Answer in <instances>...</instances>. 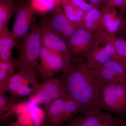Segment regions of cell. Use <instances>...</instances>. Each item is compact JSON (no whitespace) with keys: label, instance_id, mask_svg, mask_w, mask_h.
<instances>
[{"label":"cell","instance_id":"14","mask_svg":"<svg viewBox=\"0 0 126 126\" xmlns=\"http://www.w3.org/2000/svg\"><path fill=\"white\" fill-rule=\"evenodd\" d=\"M93 69L105 83L126 84V70L115 59H111L103 65Z\"/></svg>","mask_w":126,"mask_h":126},{"label":"cell","instance_id":"13","mask_svg":"<svg viewBox=\"0 0 126 126\" xmlns=\"http://www.w3.org/2000/svg\"><path fill=\"white\" fill-rule=\"evenodd\" d=\"M101 42L103 45L99 46V43L96 38L87 53L86 57L87 62L83 63L87 67L96 68L117 55L115 48L111 44Z\"/></svg>","mask_w":126,"mask_h":126},{"label":"cell","instance_id":"2","mask_svg":"<svg viewBox=\"0 0 126 126\" xmlns=\"http://www.w3.org/2000/svg\"><path fill=\"white\" fill-rule=\"evenodd\" d=\"M42 44L38 25H33L24 38L18 58L14 61L15 67L33 78L39 73V58Z\"/></svg>","mask_w":126,"mask_h":126},{"label":"cell","instance_id":"23","mask_svg":"<svg viewBox=\"0 0 126 126\" xmlns=\"http://www.w3.org/2000/svg\"><path fill=\"white\" fill-rule=\"evenodd\" d=\"M13 103L12 99L5 95L4 94H0V113L1 118L7 112L11 105Z\"/></svg>","mask_w":126,"mask_h":126},{"label":"cell","instance_id":"17","mask_svg":"<svg viewBox=\"0 0 126 126\" xmlns=\"http://www.w3.org/2000/svg\"><path fill=\"white\" fill-rule=\"evenodd\" d=\"M96 38L101 42L111 44L115 48L118 56L126 58V40L105 31L99 32Z\"/></svg>","mask_w":126,"mask_h":126},{"label":"cell","instance_id":"20","mask_svg":"<svg viewBox=\"0 0 126 126\" xmlns=\"http://www.w3.org/2000/svg\"><path fill=\"white\" fill-rule=\"evenodd\" d=\"M61 7L65 16L72 23L77 24L84 23L86 12L74 6L69 2L62 5Z\"/></svg>","mask_w":126,"mask_h":126},{"label":"cell","instance_id":"10","mask_svg":"<svg viewBox=\"0 0 126 126\" xmlns=\"http://www.w3.org/2000/svg\"><path fill=\"white\" fill-rule=\"evenodd\" d=\"M42 46L61 55L68 62L71 57L68 49L67 43L55 32L42 19L38 25Z\"/></svg>","mask_w":126,"mask_h":126},{"label":"cell","instance_id":"16","mask_svg":"<svg viewBox=\"0 0 126 126\" xmlns=\"http://www.w3.org/2000/svg\"><path fill=\"white\" fill-rule=\"evenodd\" d=\"M85 28L90 32L104 31L101 10L95 6L86 12L84 20Z\"/></svg>","mask_w":126,"mask_h":126},{"label":"cell","instance_id":"25","mask_svg":"<svg viewBox=\"0 0 126 126\" xmlns=\"http://www.w3.org/2000/svg\"><path fill=\"white\" fill-rule=\"evenodd\" d=\"M69 2L86 12L96 6L92 3H88L86 0H70Z\"/></svg>","mask_w":126,"mask_h":126},{"label":"cell","instance_id":"1","mask_svg":"<svg viewBox=\"0 0 126 126\" xmlns=\"http://www.w3.org/2000/svg\"><path fill=\"white\" fill-rule=\"evenodd\" d=\"M61 73L60 78L64 82L68 93L80 106L81 115L101 109L100 96L105 82L94 69L83 63L70 64Z\"/></svg>","mask_w":126,"mask_h":126},{"label":"cell","instance_id":"31","mask_svg":"<svg viewBox=\"0 0 126 126\" xmlns=\"http://www.w3.org/2000/svg\"><path fill=\"white\" fill-rule=\"evenodd\" d=\"M70 0H55L57 6H62V5L68 2Z\"/></svg>","mask_w":126,"mask_h":126},{"label":"cell","instance_id":"27","mask_svg":"<svg viewBox=\"0 0 126 126\" xmlns=\"http://www.w3.org/2000/svg\"><path fill=\"white\" fill-rule=\"evenodd\" d=\"M12 33L8 29L7 24L0 22V36L7 35Z\"/></svg>","mask_w":126,"mask_h":126},{"label":"cell","instance_id":"35","mask_svg":"<svg viewBox=\"0 0 126 126\" xmlns=\"http://www.w3.org/2000/svg\"><path fill=\"white\" fill-rule=\"evenodd\" d=\"M120 126H126V119L124 117L122 120Z\"/></svg>","mask_w":126,"mask_h":126},{"label":"cell","instance_id":"7","mask_svg":"<svg viewBox=\"0 0 126 126\" xmlns=\"http://www.w3.org/2000/svg\"><path fill=\"white\" fill-rule=\"evenodd\" d=\"M39 59V73L43 82L58 73L64 72L70 64L61 55L42 46Z\"/></svg>","mask_w":126,"mask_h":126},{"label":"cell","instance_id":"26","mask_svg":"<svg viewBox=\"0 0 126 126\" xmlns=\"http://www.w3.org/2000/svg\"><path fill=\"white\" fill-rule=\"evenodd\" d=\"M15 67L14 63L6 62L0 60V69L5 70L12 76Z\"/></svg>","mask_w":126,"mask_h":126},{"label":"cell","instance_id":"24","mask_svg":"<svg viewBox=\"0 0 126 126\" xmlns=\"http://www.w3.org/2000/svg\"><path fill=\"white\" fill-rule=\"evenodd\" d=\"M30 84L31 83L29 81L24 82L21 84L14 96L17 97L30 96L33 92V88L29 86Z\"/></svg>","mask_w":126,"mask_h":126},{"label":"cell","instance_id":"29","mask_svg":"<svg viewBox=\"0 0 126 126\" xmlns=\"http://www.w3.org/2000/svg\"><path fill=\"white\" fill-rule=\"evenodd\" d=\"M113 58L115 59L117 61H118L124 67L126 70V58H122V57L118 56L117 55H116L115 57H113Z\"/></svg>","mask_w":126,"mask_h":126},{"label":"cell","instance_id":"28","mask_svg":"<svg viewBox=\"0 0 126 126\" xmlns=\"http://www.w3.org/2000/svg\"><path fill=\"white\" fill-rule=\"evenodd\" d=\"M122 4L123 0H112L110 7L117 9L120 11Z\"/></svg>","mask_w":126,"mask_h":126},{"label":"cell","instance_id":"12","mask_svg":"<svg viewBox=\"0 0 126 126\" xmlns=\"http://www.w3.org/2000/svg\"><path fill=\"white\" fill-rule=\"evenodd\" d=\"M12 27V33L16 39L25 38L31 28V24L35 13L29 2L21 0L18 2V9Z\"/></svg>","mask_w":126,"mask_h":126},{"label":"cell","instance_id":"15","mask_svg":"<svg viewBox=\"0 0 126 126\" xmlns=\"http://www.w3.org/2000/svg\"><path fill=\"white\" fill-rule=\"evenodd\" d=\"M103 25L104 31L116 34L121 28L124 21L122 15L115 8L104 6L101 10Z\"/></svg>","mask_w":126,"mask_h":126},{"label":"cell","instance_id":"19","mask_svg":"<svg viewBox=\"0 0 126 126\" xmlns=\"http://www.w3.org/2000/svg\"><path fill=\"white\" fill-rule=\"evenodd\" d=\"M18 4L13 0H0V22L8 24L16 13Z\"/></svg>","mask_w":126,"mask_h":126},{"label":"cell","instance_id":"9","mask_svg":"<svg viewBox=\"0 0 126 126\" xmlns=\"http://www.w3.org/2000/svg\"><path fill=\"white\" fill-rule=\"evenodd\" d=\"M123 117L119 115L114 117L98 109L82 114L62 126H120Z\"/></svg>","mask_w":126,"mask_h":126},{"label":"cell","instance_id":"34","mask_svg":"<svg viewBox=\"0 0 126 126\" xmlns=\"http://www.w3.org/2000/svg\"><path fill=\"white\" fill-rule=\"evenodd\" d=\"M112 0H104V6L110 7Z\"/></svg>","mask_w":126,"mask_h":126},{"label":"cell","instance_id":"21","mask_svg":"<svg viewBox=\"0 0 126 126\" xmlns=\"http://www.w3.org/2000/svg\"><path fill=\"white\" fill-rule=\"evenodd\" d=\"M29 3L34 12L40 15L50 13L57 7L55 0H30Z\"/></svg>","mask_w":126,"mask_h":126},{"label":"cell","instance_id":"22","mask_svg":"<svg viewBox=\"0 0 126 126\" xmlns=\"http://www.w3.org/2000/svg\"><path fill=\"white\" fill-rule=\"evenodd\" d=\"M26 81H30L26 79L23 72L19 71L18 73L9 77L5 84L4 92H8L14 96L21 84Z\"/></svg>","mask_w":126,"mask_h":126},{"label":"cell","instance_id":"4","mask_svg":"<svg viewBox=\"0 0 126 126\" xmlns=\"http://www.w3.org/2000/svg\"><path fill=\"white\" fill-rule=\"evenodd\" d=\"M100 108L117 115L126 114V84L105 83L101 91Z\"/></svg>","mask_w":126,"mask_h":126},{"label":"cell","instance_id":"5","mask_svg":"<svg viewBox=\"0 0 126 126\" xmlns=\"http://www.w3.org/2000/svg\"><path fill=\"white\" fill-rule=\"evenodd\" d=\"M13 114L17 117V121L14 124L15 126H40L46 119L44 110L29 100L13 103L2 118Z\"/></svg>","mask_w":126,"mask_h":126},{"label":"cell","instance_id":"37","mask_svg":"<svg viewBox=\"0 0 126 126\" xmlns=\"http://www.w3.org/2000/svg\"><path fill=\"white\" fill-rule=\"evenodd\" d=\"M13 0L15 1L16 2H19V1H21L22 0Z\"/></svg>","mask_w":126,"mask_h":126},{"label":"cell","instance_id":"36","mask_svg":"<svg viewBox=\"0 0 126 126\" xmlns=\"http://www.w3.org/2000/svg\"><path fill=\"white\" fill-rule=\"evenodd\" d=\"M40 126H49V125H46V124H41V125Z\"/></svg>","mask_w":126,"mask_h":126},{"label":"cell","instance_id":"30","mask_svg":"<svg viewBox=\"0 0 126 126\" xmlns=\"http://www.w3.org/2000/svg\"><path fill=\"white\" fill-rule=\"evenodd\" d=\"M91 3L98 7L104 6V0H89Z\"/></svg>","mask_w":126,"mask_h":126},{"label":"cell","instance_id":"11","mask_svg":"<svg viewBox=\"0 0 126 126\" xmlns=\"http://www.w3.org/2000/svg\"><path fill=\"white\" fill-rule=\"evenodd\" d=\"M100 32H90L85 28H81L75 32L67 43L71 61L85 56Z\"/></svg>","mask_w":126,"mask_h":126},{"label":"cell","instance_id":"33","mask_svg":"<svg viewBox=\"0 0 126 126\" xmlns=\"http://www.w3.org/2000/svg\"><path fill=\"white\" fill-rule=\"evenodd\" d=\"M121 29H122L123 33L126 36V20L124 21Z\"/></svg>","mask_w":126,"mask_h":126},{"label":"cell","instance_id":"6","mask_svg":"<svg viewBox=\"0 0 126 126\" xmlns=\"http://www.w3.org/2000/svg\"><path fill=\"white\" fill-rule=\"evenodd\" d=\"M68 93L66 85L61 78H50L33 89L28 100L39 106H45Z\"/></svg>","mask_w":126,"mask_h":126},{"label":"cell","instance_id":"18","mask_svg":"<svg viewBox=\"0 0 126 126\" xmlns=\"http://www.w3.org/2000/svg\"><path fill=\"white\" fill-rule=\"evenodd\" d=\"M16 40L12 33L0 36V60L14 63L12 53Z\"/></svg>","mask_w":126,"mask_h":126},{"label":"cell","instance_id":"3","mask_svg":"<svg viewBox=\"0 0 126 126\" xmlns=\"http://www.w3.org/2000/svg\"><path fill=\"white\" fill-rule=\"evenodd\" d=\"M46 119L50 124L62 126L80 113L79 104L68 93L45 106Z\"/></svg>","mask_w":126,"mask_h":126},{"label":"cell","instance_id":"32","mask_svg":"<svg viewBox=\"0 0 126 126\" xmlns=\"http://www.w3.org/2000/svg\"><path fill=\"white\" fill-rule=\"evenodd\" d=\"M126 10V0H123V4L121 8L119 11L120 13L123 15Z\"/></svg>","mask_w":126,"mask_h":126},{"label":"cell","instance_id":"8","mask_svg":"<svg viewBox=\"0 0 126 126\" xmlns=\"http://www.w3.org/2000/svg\"><path fill=\"white\" fill-rule=\"evenodd\" d=\"M43 19L48 25L67 43L75 32L81 28H85L84 23L77 24L68 19L61 6H57Z\"/></svg>","mask_w":126,"mask_h":126}]
</instances>
